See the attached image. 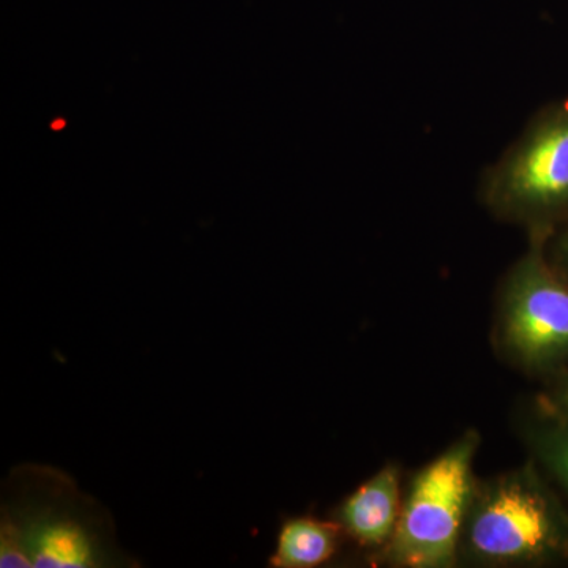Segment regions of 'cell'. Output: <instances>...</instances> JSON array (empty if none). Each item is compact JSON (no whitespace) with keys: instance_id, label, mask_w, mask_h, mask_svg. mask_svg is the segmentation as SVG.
<instances>
[{"instance_id":"cell-2","label":"cell","mask_w":568,"mask_h":568,"mask_svg":"<svg viewBox=\"0 0 568 568\" xmlns=\"http://www.w3.org/2000/svg\"><path fill=\"white\" fill-rule=\"evenodd\" d=\"M20 484L24 488H18V500L3 507L0 566H111L114 549L106 515L69 478L31 469L21 474Z\"/></svg>"},{"instance_id":"cell-10","label":"cell","mask_w":568,"mask_h":568,"mask_svg":"<svg viewBox=\"0 0 568 568\" xmlns=\"http://www.w3.org/2000/svg\"><path fill=\"white\" fill-rule=\"evenodd\" d=\"M548 252L552 260L568 272V224L552 235L548 242Z\"/></svg>"},{"instance_id":"cell-5","label":"cell","mask_w":568,"mask_h":568,"mask_svg":"<svg viewBox=\"0 0 568 568\" xmlns=\"http://www.w3.org/2000/svg\"><path fill=\"white\" fill-rule=\"evenodd\" d=\"M480 437L467 432L422 467L410 481L392 540L381 551L388 566L448 568L459 562V537L476 478Z\"/></svg>"},{"instance_id":"cell-3","label":"cell","mask_w":568,"mask_h":568,"mask_svg":"<svg viewBox=\"0 0 568 568\" xmlns=\"http://www.w3.org/2000/svg\"><path fill=\"white\" fill-rule=\"evenodd\" d=\"M478 200L529 241H551L568 224V97L532 115L481 174Z\"/></svg>"},{"instance_id":"cell-9","label":"cell","mask_w":568,"mask_h":568,"mask_svg":"<svg viewBox=\"0 0 568 568\" xmlns=\"http://www.w3.org/2000/svg\"><path fill=\"white\" fill-rule=\"evenodd\" d=\"M540 406L560 416L568 417V365L560 372L556 386L540 399Z\"/></svg>"},{"instance_id":"cell-7","label":"cell","mask_w":568,"mask_h":568,"mask_svg":"<svg viewBox=\"0 0 568 568\" xmlns=\"http://www.w3.org/2000/svg\"><path fill=\"white\" fill-rule=\"evenodd\" d=\"M346 537L338 523L313 517L293 518L284 523L276 540L271 566L276 568H313L334 558Z\"/></svg>"},{"instance_id":"cell-1","label":"cell","mask_w":568,"mask_h":568,"mask_svg":"<svg viewBox=\"0 0 568 568\" xmlns=\"http://www.w3.org/2000/svg\"><path fill=\"white\" fill-rule=\"evenodd\" d=\"M568 559V514L532 463L477 481L459 537V562L528 567Z\"/></svg>"},{"instance_id":"cell-8","label":"cell","mask_w":568,"mask_h":568,"mask_svg":"<svg viewBox=\"0 0 568 568\" xmlns=\"http://www.w3.org/2000/svg\"><path fill=\"white\" fill-rule=\"evenodd\" d=\"M534 454L568 491V417L540 406V417L529 426Z\"/></svg>"},{"instance_id":"cell-4","label":"cell","mask_w":568,"mask_h":568,"mask_svg":"<svg viewBox=\"0 0 568 568\" xmlns=\"http://www.w3.org/2000/svg\"><path fill=\"white\" fill-rule=\"evenodd\" d=\"M496 347L526 373H560L568 365V272L548 252V242L529 241L497 294Z\"/></svg>"},{"instance_id":"cell-6","label":"cell","mask_w":568,"mask_h":568,"mask_svg":"<svg viewBox=\"0 0 568 568\" xmlns=\"http://www.w3.org/2000/svg\"><path fill=\"white\" fill-rule=\"evenodd\" d=\"M402 506L398 466L386 465L346 497L334 519L358 547L381 552L394 537Z\"/></svg>"}]
</instances>
